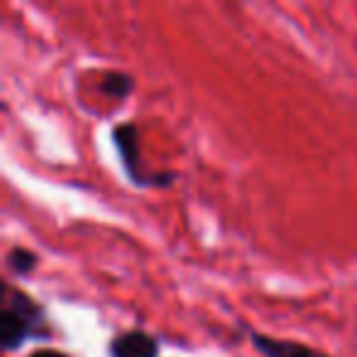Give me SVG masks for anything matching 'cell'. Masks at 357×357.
Instances as JSON below:
<instances>
[{"label":"cell","mask_w":357,"mask_h":357,"mask_svg":"<svg viewBox=\"0 0 357 357\" xmlns=\"http://www.w3.org/2000/svg\"><path fill=\"white\" fill-rule=\"evenodd\" d=\"M113 137H115V147L120 152V159H123V167L125 172L130 174L132 181L137 184H149L144 174L139 172V149H137V132H135L132 125H120V128L113 130Z\"/></svg>","instance_id":"obj_1"},{"label":"cell","mask_w":357,"mask_h":357,"mask_svg":"<svg viewBox=\"0 0 357 357\" xmlns=\"http://www.w3.org/2000/svg\"><path fill=\"white\" fill-rule=\"evenodd\" d=\"M113 357H157V342L142 331H130L110 345Z\"/></svg>","instance_id":"obj_2"},{"label":"cell","mask_w":357,"mask_h":357,"mask_svg":"<svg viewBox=\"0 0 357 357\" xmlns=\"http://www.w3.org/2000/svg\"><path fill=\"white\" fill-rule=\"evenodd\" d=\"M252 342L264 357H323L318 350H311V347L301 345V342L277 340V337L259 335V333H255L252 335Z\"/></svg>","instance_id":"obj_3"},{"label":"cell","mask_w":357,"mask_h":357,"mask_svg":"<svg viewBox=\"0 0 357 357\" xmlns=\"http://www.w3.org/2000/svg\"><path fill=\"white\" fill-rule=\"evenodd\" d=\"M100 91L108 93L110 98H125V96L132 91V79L125 74H105L103 84H100Z\"/></svg>","instance_id":"obj_4"},{"label":"cell","mask_w":357,"mask_h":357,"mask_svg":"<svg viewBox=\"0 0 357 357\" xmlns=\"http://www.w3.org/2000/svg\"><path fill=\"white\" fill-rule=\"evenodd\" d=\"M8 267L15 274H30L32 269L37 267V257L30 250H13V252L8 255Z\"/></svg>","instance_id":"obj_5"},{"label":"cell","mask_w":357,"mask_h":357,"mask_svg":"<svg viewBox=\"0 0 357 357\" xmlns=\"http://www.w3.org/2000/svg\"><path fill=\"white\" fill-rule=\"evenodd\" d=\"M30 357H66V355L59 350H37V352H32Z\"/></svg>","instance_id":"obj_6"}]
</instances>
